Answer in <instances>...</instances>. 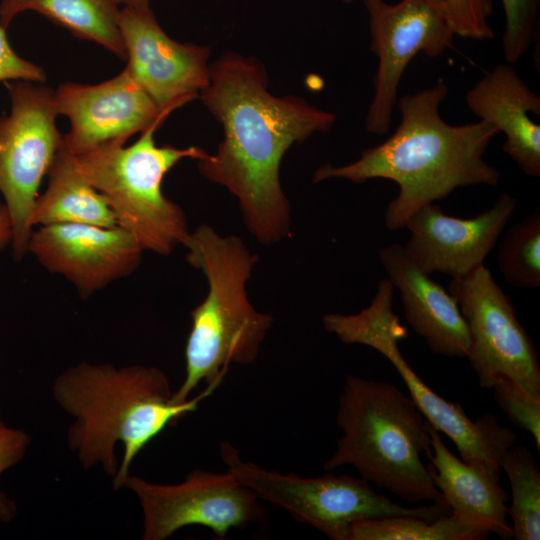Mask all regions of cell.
I'll return each mask as SVG.
<instances>
[{
  "label": "cell",
  "mask_w": 540,
  "mask_h": 540,
  "mask_svg": "<svg viewBox=\"0 0 540 540\" xmlns=\"http://www.w3.org/2000/svg\"><path fill=\"white\" fill-rule=\"evenodd\" d=\"M199 96L224 131L216 153L198 160L199 172L238 199L258 241L278 242L290 228L281 161L293 144L328 132L335 115L298 97L274 96L262 63L234 52L210 65L209 84Z\"/></svg>",
  "instance_id": "1"
},
{
  "label": "cell",
  "mask_w": 540,
  "mask_h": 540,
  "mask_svg": "<svg viewBox=\"0 0 540 540\" xmlns=\"http://www.w3.org/2000/svg\"><path fill=\"white\" fill-rule=\"evenodd\" d=\"M448 86L435 85L397 100L401 120L393 134L367 148L349 164L326 163L313 182L343 178L354 183L387 179L398 185V195L388 204L384 225L389 231L405 227L420 207L441 200L459 187L499 183V171L484 160L499 130L483 120L453 125L440 115Z\"/></svg>",
  "instance_id": "2"
},
{
  "label": "cell",
  "mask_w": 540,
  "mask_h": 540,
  "mask_svg": "<svg viewBox=\"0 0 540 540\" xmlns=\"http://www.w3.org/2000/svg\"><path fill=\"white\" fill-rule=\"evenodd\" d=\"M210 384L197 396L173 403L166 374L155 366L80 362L54 381L57 404L75 420L68 445L84 468L101 466L123 488L138 454L166 427L198 409L214 393Z\"/></svg>",
  "instance_id": "3"
},
{
  "label": "cell",
  "mask_w": 540,
  "mask_h": 540,
  "mask_svg": "<svg viewBox=\"0 0 540 540\" xmlns=\"http://www.w3.org/2000/svg\"><path fill=\"white\" fill-rule=\"evenodd\" d=\"M342 435L324 463L326 471L353 466L361 478L411 503L444 501L431 467L430 424L396 386L348 375L338 399Z\"/></svg>",
  "instance_id": "4"
},
{
  "label": "cell",
  "mask_w": 540,
  "mask_h": 540,
  "mask_svg": "<svg viewBox=\"0 0 540 540\" xmlns=\"http://www.w3.org/2000/svg\"><path fill=\"white\" fill-rule=\"evenodd\" d=\"M187 262L201 270L209 290L190 313L192 325L185 346V377L171 401L182 403L201 383L221 385L233 363L250 364L273 319L250 303L246 283L257 255L235 236H220L202 224L183 245Z\"/></svg>",
  "instance_id": "5"
},
{
  "label": "cell",
  "mask_w": 540,
  "mask_h": 540,
  "mask_svg": "<svg viewBox=\"0 0 540 540\" xmlns=\"http://www.w3.org/2000/svg\"><path fill=\"white\" fill-rule=\"evenodd\" d=\"M166 118L154 122L132 145L105 144L73 155L80 172L109 203L117 225L144 251L159 255L184 245L190 234L182 208L163 194V179L181 160L208 155L195 146H157L154 134Z\"/></svg>",
  "instance_id": "6"
},
{
  "label": "cell",
  "mask_w": 540,
  "mask_h": 540,
  "mask_svg": "<svg viewBox=\"0 0 540 540\" xmlns=\"http://www.w3.org/2000/svg\"><path fill=\"white\" fill-rule=\"evenodd\" d=\"M394 290L387 278L382 279L367 308L351 315L326 314L324 328L345 344L365 345L382 354L404 381L424 418L453 441L463 461L482 462L500 471V460L515 444V433L500 425L493 414L472 421L458 403L438 395L414 372L398 346L407 330L393 312Z\"/></svg>",
  "instance_id": "7"
},
{
  "label": "cell",
  "mask_w": 540,
  "mask_h": 540,
  "mask_svg": "<svg viewBox=\"0 0 540 540\" xmlns=\"http://www.w3.org/2000/svg\"><path fill=\"white\" fill-rule=\"evenodd\" d=\"M220 456L226 470L261 501L285 510L296 521L313 526L332 540H348L351 526L363 520L401 515L433 520L451 513L446 501L419 507L399 505L362 478L331 473L301 477L268 470L243 460L228 441L220 444Z\"/></svg>",
  "instance_id": "8"
},
{
  "label": "cell",
  "mask_w": 540,
  "mask_h": 540,
  "mask_svg": "<svg viewBox=\"0 0 540 540\" xmlns=\"http://www.w3.org/2000/svg\"><path fill=\"white\" fill-rule=\"evenodd\" d=\"M5 86L11 109L0 117V193L12 223V255L20 262L28 254L39 188L62 135L56 127L54 91L43 83L22 80L7 81Z\"/></svg>",
  "instance_id": "9"
},
{
  "label": "cell",
  "mask_w": 540,
  "mask_h": 540,
  "mask_svg": "<svg viewBox=\"0 0 540 540\" xmlns=\"http://www.w3.org/2000/svg\"><path fill=\"white\" fill-rule=\"evenodd\" d=\"M124 487L140 502L144 540H165L191 525L225 539L232 529L267 520L261 500L228 470L195 469L178 484L152 483L130 474Z\"/></svg>",
  "instance_id": "10"
},
{
  "label": "cell",
  "mask_w": 540,
  "mask_h": 540,
  "mask_svg": "<svg viewBox=\"0 0 540 540\" xmlns=\"http://www.w3.org/2000/svg\"><path fill=\"white\" fill-rule=\"evenodd\" d=\"M449 293L464 317L470 335L466 358L479 385L491 389L509 378L524 389L540 394V364L530 335L517 318L510 297L484 265L452 279Z\"/></svg>",
  "instance_id": "11"
},
{
  "label": "cell",
  "mask_w": 540,
  "mask_h": 540,
  "mask_svg": "<svg viewBox=\"0 0 540 540\" xmlns=\"http://www.w3.org/2000/svg\"><path fill=\"white\" fill-rule=\"evenodd\" d=\"M371 34L370 48L378 58L374 95L366 129L376 135L389 131L397 92L408 64L418 53L436 57L450 48L454 32L442 0H363Z\"/></svg>",
  "instance_id": "12"
},
{
  "label": "cell",
  "mask_w": 540,
  "mask_h": 540,
  "mask_svg": "<svg viewBox=\"0 0 540 540\" xmlns=\"http://www.w3.org/2000/svg\"><path fill=\"white\" fill-rule=\"evenodd\" d=\"M58 115L70 121L61 147L76 155L105 144H121L175 110L161 109L125 68L104 82H67L54 91Z\"/></svg>",
  "instance_id": "13"
},
{
  "label": "cell",
  "mask_w": 540,
  "mask_h": 540,
  "mask_svg": "<svg viewBox=\"0 0 540 540\" xmlns=\"http://www.w3.org/2000/svg\"><path fill=\"white\" fill-rule=\"evenodd\" d=\"M143 252L137 240L119 226H38L28 244V253L48 272L70 282L82 298L134 273Z\"/></svg>",
  "instance_id": "14"
},
{
  "label": "cell",
  "mask_w": 540,
  "mask_h": 540,
  "mask_svg": "<svg viewBox=\"0 0 540 540\" xmlns=\"http://www.w3.org/2000/svg\"><path fill=\"white\" fill-rule=\"evenodd\" d=\"M126 69L161 109L197 98L210 81L209 48L170 38L150 8H121Z\"/></svg>",
  "instance_id": "15"
},
{
  "label": "cell",
  "mask_w": 540,
  "mask_h": 540,
  "mask_svg": "<svg viewBox=\"0 0 540 540\" xmlns=\"http://www.w3.org/2000/svg\"><path fill=\"white\" fill-rule=\"evenodd\" d=\"M516 207L508 193L472 218L453 217L434 203L426 204L406 221L410 237L404 247L425 273L463 277L484 265Z\"/></svg>",
  "instance_id": "16"
},
{
  "label": "cell",
  "mask_w": 540,
  "mask_h": 540,
  "mask_svg": "<svg viewBox=\"0 0 540 540\" xmlns=\"http://www.w3.org/2000/svg\"><path fill=\"white\" fill-rule=\"evenodd\" d=\"M380 262L401 297L405 319L429 349L438 355L466 358L470 335L449 291L425 273L403 245L380 249Z\"/></svg>",
  "instance_id": "17"
},
{
  "label": "cell",
  "mask_w": 540,
  "mask_h": 540,
  "mask_svg": "<svg viewBox=\"0 0 540 540\" xmlns=\"http://www.w3.org/2000/svg\"><path fill=\"white\" fill-rule=\"evenodd\" d=\"M468 108L480 120L505 135L503 151L527 176H540V97L510 65L499 63L465 96Z\"/></svg>",
  "instance_id": "18"
},
{
  "label": "cell",
  "mask_w": 540,
  "mask_h": 540,
  "mask_svg": "<svg viewBox=\"0 0 540 540\" xmlns=\"http://www.w3.org/2000/svg\"><path fill=\"white\" fill-rule=\"evenodd\" d=\"M431 464L435 485L451 509L465 522L502 540L512 539L508 522V493L500 485V471L485 463H467L456 457L430 424Z\"/></svg>",
  "instance_id": "19"
},
{
  "label": "cell",
  "mask_w": 540,
  "mask_h": 540,
  "mask_svg": "<svg viewBox=\"0 0 540 540\" xmlns=\"http://www.w3.org/2000/svg\"><path fill=\"white\" fill-rule=\"evenodd\" d=\"M47 176L46 190L38 196L31 214L33 229L52 224L118 226L105 197L80 172L73 154L61 146Z\"/></svg>",
  "instance_id": "20"
},
{
  "label": "cell",
  "mask_w": 540,
  "mask_h": 540,
  "mask_svg": "<svg viewBox=\"0 0 540 540\" xmlns=\"http://www.w3.org/2000/svg\"><path fill=\"white\" fill-rule=\"evenodd\" d=\"M120 0H2L0 21L5 29L24 11H35L69 30L126 59L118 25Z\"/></svg>",
  "instance_id": "21"
},
{
  "label": "cell",
  "mask_w": 540,
  "mask_h": 540,
  "mask_svg": "<svg viewBox=\"0 0 540 540\" xmlns=\"http://www.w3.org/2000/svg\"><path fill=\"white\" fill-rule=\"evenodd\" d=\"M500 469L507 475L512 490V503L507 506L512 538L539 540L540 471L534 454L524 445H513L503 454Z\"/></svg>",
  "instance_id": "22"
},
{
  "label": "cell",
  "mask_w": 540,
  "mask_h": 540,
  "mask_svg": "<svg viewBox=\"0 0 540 540\" xmlns=\"http://www.w3.org/2000/svg\"><path fill=\"white\" fill-rule=\"evenodd\" d=\"M488 533L450 513L429 520L416 516H387L351 526L348 540H483Z\"/></svg>",
  "instance_id": "23"
},
{
  "label": "cell",
  "mask_w": 540,
  "mask_h": 540,
  "mask_svg": "<svg viewBox=\"0 0 540 540\" xmlns=\"http://www.w3.org/2000/svg\"><path fill=\"white\" fill-rule=\"evenodd\" d=\"M506 281L517 288L540 286V209L526 215L503 236L497 253Z\"/></svg>",
  "instance_id": "24"
},
{
  "label": "cell",
  "mask_w": 540,
  "mask_h": 540,
  "mask_svg": "<svg viewBox=\"0 0 540 540\" xmlns=\"http://www.w3.org/2000/svg\"><path fill=\"white\" fill-rule=\"evenodd\" d=\"M505 28L503 55L509 64L517 63L531 45L538 27L540 0H501Z\"/></svg>",
  "instance_id": "25"
},
{
  "label": "cell",
  "mask_w": 540,
  "mask_h": 540,
  "mask_svg": "<svg viewBox=\"0 0 540 540\" xmlns=\"http://www.w3.org/2000/svg\"><path fill=\"white\" fill-rule=\"evenodd\" d=\"M494 398L510 421L529 432L540 450V394L524 389L509 378H500L492 386Z\"/></svg>",
  "instance_id": "26"
},
{
  "label": "cell",
  "mask_w": 540,
  "mask_h": 540,
  "mask_svg": "<svg viewBox=\"0 0 540 540\" xmlns=\"http://www.w3.org/2000/svg\"><path fill=\"white\" fill-rule=\"evenodd\" d=\"M442 4L455 35L473 40H489L493 37L489 24L493 0H442Z\"/></svg>",
  "instance_id": "27"
},
{
  "label": "cell",
  "mask_w": 540,
  "mask_h": 540,
  "mask_svg": "<svg viewBox=\"0 0 540 540\" xmlns=\"http://www.w3.org/2000/svg\"><path fill=\"white\" fill-rule=\"evenodd\" d=\"M30 443L27 432L7 426L0 415V476L23 459ZM16 514L15 502L0 490V521L10 522Z\"/></svg>",
  "instance_id": "28"
},
{
  "label": "cell",
  "mask_w": 540,
  "mask_h": 540,
  "mask_svg": "<svg viewBox=\"0 0 540 540\" xmlns=\"http://www.w3.org/2000/svg\"><path fill=\"white\" fill-rule=\"evenodd\" d=\"M46 79V73L40 66L20 57L14 51L0 21V82L22 80L44 83Z\"/></svg>",
  "instance_id": "29"
},
{
  "label": "cell",
  "mask_w": 540,
  "mask_h": 540,
  "mask_svg": "<svg viewBox=\"0 0 540 540\" xmlns=\"http://www.w3.org/2000/svg\"><path fill=\"white\" fill-rule=\"evenodd\" d=\"M13 238L12 223L6 205L0 202V252L11 246Z\"/></svg>",
  "instance_id": "30"
},
{
  "label": "cell",
  "mask_w": 540,
  "mask_h": 540,
  "mask_svg": "<svg viewBox=\"0 0 540 540\" xmlns=\"http://www.w3.org/2000/svg\"><path fill=\"white\" fill-rule=\"evenodd\" d=\"M126 7L146 9L150 8V0H120Z\"/></svg>",
  "instance_id": "31"
},
{
  "label": "cell",
  "mask_w": 540,
  "mask_h": 540,
  "mask_svg": "<svg viewBox=\"0 0 540 540\" xmlns=\"http://www.w3.org/2000/svg\"><path fill=\"white\" fill-rule=\"evenodd\" d=\"M343 1L344 3H352L354 0H341Z\"/></svg>",
  "instance_id": "32"
}]
</instances>
